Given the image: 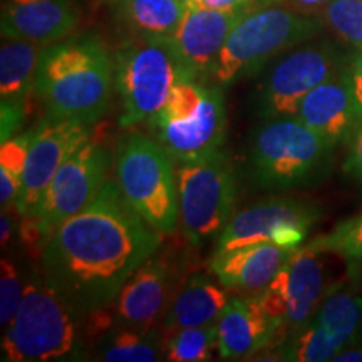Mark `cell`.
Returning <instances> with one entry per match:
<instances>
[{"label": "cell", "instance_id": "obj_4", "mask_svg": "<svg viewBox=\"0 0 362 362\" xmlns=\"http://www.w3.org/2000/svg\"><path fill=\"white\" fill-rule=\"evenodd\" d=\"M324 21L284 7L248 11L233 25L221 49L214 78L232 84L259 72L267 62L322 33Z\"/></svg>", "mask_w": 362, "mask_h": 362}, {"label": "cell", "instance_id": "obj_27", "mask_svg": "<svg viewBox=\"0 0 362 362\" xmlns=\"http://www.w3.org/2000/svg\"><path fill=\"white\" fill-rule=\"evenodd\" d=\"M214 349H218L216 324L181 329L171 334L166 342V359L173 362L210 361Z\"/></svg>", "mask_w": 362, "mask_h": 362}, {"label": "cell", "instance_id": "obj_1", "mask_svg": "<svg viewBox=\"0 0 362 362\" xmlns=\"http://www.w3.org/2000/svg\"><path fill=\"white\" fill-rule=\"evenodd\" d=\"M161 233L107 180L98 197L51 235L42 274L83 315L115 302L121 287L155 255Z\"/></svg>", "mask_w": 362, "mask_h": 362}, {"label": "cell", "instance_id": "obj_10", "mask_svg": "<svg viewBox=\"0 0 362 362\" xmlns=\"http://www.w3.org/2000/svg\"><path fill=\"white\" fill-rule=\"evenodd\" d=\"M351 52L332 40H307L288 51L265 76L257 106L265 121L297 115L298 104L325 81L336 78L349 62Z\"/></svg>", "mask_w": 362, "mask_h": 362}, {"label": "cell", "instance_id": "obj_14", "mask_svg": "<svg viewBox=\"0 0 362 362\" xmlns=\"http://www.w3.org/2000/svg\"><path fill=\"white\" fill-rule=\"evenodd\" d=\"M320 210L309 202L277 197L235 214L216 240V250L269 242L284 248L304 245Z\"/></svg>", "mask_w": 362, "mask_h": 362}, {"label": "cell", "instance_id": "obj_12", "mask_svg": "<svg viewBox=\"0 0 362 362\" xmlns=\"http://www.w3.org/2000/svg\"><path fill=\"white\" fill-rule=\"evenodd\" d=\"M110 161L107 148L89 138L62 163L34 215L45 243L59 226L83 211L98 197L107 181Z\"/></svg>", "mask_w": 362, "mask_h": 362}, {"label": "cell", "instance_id": "obj_34", "mask_svg": "<svg viewBox=\"0 0 362 362\" xmlns=\"http://www.w3.org/2000/svg\"><path fill=\"white\" fill-rule=\"evenodd\" d=\"M189 7L211 8V11L226 12H248L255 0H187Z\"/></svg>", "mask_w": 362, "mask_h": 362}, {"label": "cell", "instance_id": "obj_29", "mask_svg": "<svg viewBox=\"0 0 362 362\" xmlns=\"http://www.w3.org/2000/svg\"><path fill=\"white\" fill-rule=\"evenodd\" d=\"M324 22L342 42L362 47V0H332L324 7Z\"/></svg>", "mask_w": 362, "mask_h": 362}, {"label": "cell", "instance_id": "obj_17", "mask_svg": "<svg viewBox=\"0 0 362 362\" xmlns=\"http://www.w3.org/2000/svg\"><path fill=\"white\" fill-rule=\"evenodd\" d=\"M218 354L225 361L247 359L285 341L282 324L269 315L259 296L232 297L216 320Z\"/></svg>", "mask_w": 362, "mask_h": 362}, {"label": "cell", "instance_id": "obj_24", "mask_svg": "<svg viewBox=\"0 0 362 362\" xmlns=\"http://www.w3.org/2000/svg\"><path fill=\"white\" fill-rule=\"evenodd\" d=\"M163 336L158 329H134L115 325L99 337L96 359L106 362H153L163 352Z\"/></svg>", "mask_w": 362, "mask_h": 362}, {"label": "cell", "instance_id": "obj_6", "mask_svg": "<svg viewBox=\"0 0 362 362\" xmlns=\"http://www.w3.org/2000/svg\"><path fill=\"white\" fill-rule=\"evenodd\" d=\"M332 144L297 116L267 121L252 139L250 165L265 189H292L315 183L327 173Z\"/></svg>", "mask_w": 362, "mask_h": 362}, {"label": "cell", "instance_id": "obj_15", "mask_svg": "<svg viewBox=\"0 0 362 362\" xmlns=\"http://www.w3.org/2000/svg\"><path fill=\"white\" fill-rule=\"evenodd\" d=\"M90 124L45 115L33 129L29 155L16 208L19 216H34L54 175L72 153L90 138Z\"/></svg>", "mask_w": 362, "mask_h": 362}, {"label": "cell", "instance_id": "obj_2", "mask_svg": "<svg viewBox=\"0 0 362 362\" xmlns=\"http://www.w3.org/2000/svg\"><path fill=\"white\" fill-rule=\"evenodd\" d=\"M115 62L94 35L57 40L40 51L35 94L45 115L98 123L110 106Z\"/></svg>", "mask_w": 362, "mask_h": 362}, {"label": "cell", "instance_id": "obj_21", "mask_svg": "<svg viewBox=\"0 0 362 362\" xmlns=\"http://www.w3.org/2000/svg\"><path fill=\"white\" fill-rule=\"evenodd\" d=\"M296 250L297 248H284L269 242L215 250L210 270L225 288L262 292Z\"/></svg>", "mask_w": 362, "mask_h": 362}, {"label": "cell", "instance_id": "obj_26", "mask_svg": "<svg viewBox=\"0 0 362 362\" xmlns=\"http://www.w3.org/2000/svg\"><path fill=\"white\" fill-rule=\"evenodd\" d=\"M30 139H33V129L13 136L12 139L2 143V148H0V203H2V210L13 208L17 197H19Z\"/></svg>", "mask_w": 362, "mask_h": 362}, {"label": "cell", "instance_id": "obj_33", "mask_svg": "<svg viewBox=\"0 0 362 362\" xmlns=\"http://www.w3.org/2000/svg\"><path fill=\"white\" fill-rule=\"evenodd\" d=\"M347 74H349L352 94H354V101L362 126V47L352 49L351 51L349 62H347Z\"/></svg>", "mask_w": 362, "mask_h": 362}, {"label": "cell", "instance_id": "obj_35", "mask_svg": "<svg viewBox=\"0 0 362 362\" xmlns=\"http://www.w3.org/2000/svg\"><path fill=\"white\" fill-rule=\"evenodd\" d=\"M12 235H13V221L11 218V215L4 210L2 216H0V243H2V247H6L7 243L11 242Z\"/></svg>", "mask_w": 362, "mask_h": 362}, {"label": "cell", "instance_id": "obj_32", "mask_svg": "<svg viewBox=\"0 0 362 362\" xmlns=\"http://www.w3.org/2000/svg\"><path fill=\"white\" fill-rule=\"evenodd\" d=\"M344 171L362 187V126L356 131V134L349 141V149H347L346 161H344Z\"/></svg>", "mask_w": 362, "mask_h": 362}, {"label": "cell", "instance_id": "obj_7", "mask_svg": "<svg viewBox=\"0 0 362 362\" xmlns=\"http://www.w3.org/2000/svg\"><path fill=\"white\" fill-rule=\"evenodd\" d=\"M116 185L131 206L161 235L173 233L180 221L173 160L165 148L141 133L117 143Z\"/></svg>", "mask_w": 362, "mask_h": 362}, {"label": "cell", "instance_id": "obj_16", "mask_svg": "<svg viewBox=\"0 0 362 362\" xmlns=\"http://www.w3.org/2000/svg\"><path fill=\"white\" fill-rule=\"evenodd\" d=\"M247 12L189 7L168 44L189 78L214 76L220 52L233 25Z\"/></svg>", "mask_w": 362, "mask_h": 362}, {"label": "cell", "instance_id": "obj_31", "mask_svg": "<svg viewBox=\"0 0 362 362\" xmlns=\"http://www.w3.org/2000/svg\"><path fill=\"white\" fill-rule=\"evenodd\" d=\"M27 116V104L0 103V139L2 143L19 134V129Z\"/></svg>", "mask_w": 362, "mask_h": 362}, {"label": "cell", "instance_id": "obj_37", "mask_svg": "<svg viewBox=\"0 0 362 362\" xmlns=\"http://www.w3.org/2000/svg\"><path fill=\"white\" fill-rule=\"evenodd\" d=\"M332 0H296V4L302 8H315V7H325Z\"/></svg>", "mask_w": 362, "mask_h": 362}, {"label": "cell", "instance_id": "obj_19", "mask_svg": "<svg viewBox=\"0 0 362 362\" xmlns=\"http://www.w3.org/2000/svg\"><path fill=\"white\" fill-rule=\"evenodd\" d=\"M72 0H7L2 7V37L49 45L67 37L79 24Z\"/></svg>", "mask_w": 362, "mask_h": 362}, {"label": "cell", "instance_id": "obj_20", "mask_svg": "<svg viewBox=\"0 0 362 362\" xmlns=\"http://www.w3.org/2000/svg\"><path fill=\"white\" fill-rule=\"evenodd\" d=\"M170 270L161 260L149 259L121 287L110 305L116 325L153 329L166 312L170 297Z\"/></svg>", "mask_w": 362, "mask_h": 362}, {"label": "cell", "instance_id": "obj_5", "mask_svg": "<svg viewBox=\"0 0 362 362\" xmlns=\"http://www.w3.org/2000/svg\"><path fill=\"white\" fill-rule=\"evenodd\" d=\"M148 126L176 165L215 155L226 134L223 94L198 79H181Z\"/></svg>", "mask_w": 362, "mask_h": 362}, {"label": "cell", "instance_id": "obj_18", "mask_svg": "<svg viewBox=\"0 0 362 362\" xmlns=\"http://www.w3.org/2000/svg\"><path fill=\"white\" fill-rule=\"evenodd\" d=\"M296 116L327 139L334 148L349 144L352 136L359 129L361 119L347 67L336 78L312 89L298 104Z\"/></svg>", "mask_w": 362, "mask_h": 362}, {"label": "cell", "instance_id": "obj_25", "mask_svg": "<svg viewBox=\"0 0 362 362\" xmlns=\"http://www.w3.org/2000/svg\"><path fill=\"white\" fill-rule=\"evenodd\" d=\"M188 11L187 0H124L128 24L144 39L168 40Z\"/></svg>", "mask_w": 362, "mask_h": 362}, {"label": "cell", "instance_id": "obj_11", "mask_svg": "<svg viewBox=\"0 0 362 362\" xmlns=\"http://www.w3.org/2000/svg\"><path fill=\"white\" fill-rule=\"evenodd\" d=\"M354 282L332 285L304 327L279 346V361H334L342 351L362 341V293Z\"/></svg>", "mask_w": 362, "mask_h": 362}, {"label": "cell", "instance_id": "obj_8", "mask_svg": "<svg viewBox=\"0 0 362 362\" xmlns=\"http://www.w3.org/2000/svg\"><path fill=\"white\" fill-rule=\"evenodd\" d=\"M189 78L168 40L144 39L116 54L115 88L119 94L123 128L148 121L165 106L176 83Z\"/></svg>", "mask_w": 362, "mask_h": 362}, {"label": "cell", "instance_id": "obj_13", "mask_svg": "<svg viewBox=\"0 0 362 362\" xmlns=\"http://www.w3.org/2000/svg\"><path fill=\"white\" fill-rule=\"evenodd\" d=\"M324 253L312 243L298 247L267 288L257 292L269 315L282 324L285 339L309 322L332 288L322 262Z\"/></svg>", "mask_w": 362, "mask_h": 362}, {"label": "cell", "instance_id": "obj_38", "mask_svg": "<svg viewBox=\"0 0 362 362\" xmlns=\"http://www.w3.org/2000/svg\"><path fill=\"white\" fill-rule=\"evenodd\" d=\"M262 2H277V0H262Z\"/></svg>", "mask_w": 362, "mask_h": 362}, {"label": "cell", "instance_id": "obj_23", "mask_svg": "<svg viewBox=\"0 0 362 362\" xmlns=\"http://www.w3.org/2000/svg\"><path fill=\"white\" fill-rule=\"evenodd\" d=\"M40 45L22 39H4L0 47V99L29 103L35 90Z\"/></svg>", "mask_w": 362, "mask_h": 362}, {"label": "cell", "instance_id": "obj_3", "mask_svg": "<svg viewBox=\"0 0 362 362\" xmlns=\"http://www.w3.org/2000/svg\"><path fill=\"white\" fill-rule=\"evenodd\" d=\"M86 315L35 272L27 280L21 307L2 337V361H78L88 329Z\"/></svg>", "mask_w": 362, "mask_h": 362}, {"label": "cell", "instance_id": "obj_28", "mask_svg": "<svg viewBox=\"0 0 362 362\" xmlns=\"http://www.w3.org/2000/svg\"><path fill=\"white\" fill-rule=\"evenodd\" d=\"M312 245L325 253H336L349 265V270L361 272L362 267V211L344 220L332 232L312 240Z\"/></svg>", "mask_w": 362, "mask_h": 362}, {"label": "cell", "instance_id": "obj_30", "mask_svg": "<svg viewBox=\"0 0 362 362\" xmlns=\"http://www.w3.org/2000/svg\"><path fill=\"white\" fill-rule=\"evenodd\" d=\"M0 270V325L7 329L19 310L25 287H22L19 270L11 260L2 259Z\"/></svg>", "mask_w": 362, "mask_h": 362}, {"label": "cell", "instance_id": "obj_9", "mask_svg": "<svg viewBox=\"0 0 362 362\" xmlns=\"http://www.w3.org/2000/svg\"><path fill=\"white\" fill-rule=\"evenodd\" d=\"M180 221L193 245L218 237L230 218L238 197V181L223 153L178 163Z\"/></svg>", "mask_w": 362, "mask_h": 362}, {"label": "cell", "instance_id": "obj_36", "mask_svg": "<svg viewBox=\"0 0 362 362\" xmlns=\"http://www.w3.org/2000/svg\"><path fill=\"white\" fill-rule=\"evenodd\" d=\"M336 362H362V341L356 342L349 349L342 351L336 359Z\"/></svg>", "mask_w": 362, "mask_h": 362}, {"label": "cell", "instance_id": "obj_22", "mask_svg": "<svg viewBox=\"0 0 362 362\" xmlns=\"http://www.w3.org/2000/svg\"><path fill=\"white\" fill-rule=\"evenodd\" d=\"M228 300L223 285L215 284L202 274H194L166 310L165 330L175 334L181 329L216 324Z\"/></svg>", "mask_w": 362, "mask_h": 362}]
</instances>
